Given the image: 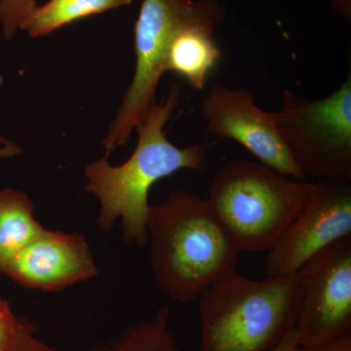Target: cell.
I'll use <instances>...</instances> for the list:
<instances>
[{"mask_svg": "<svg viewBox=\"0 0 351 351\" xmlns=\"http://www.w3.org/2000/svg\"><path fill=\"white\" fill-rule=\"evenodd\" d=\"M179 85H173L165 100L156 103L136 127L137 147L125 162L113 166L105 154L85 168V191L100 203L97 225L108 232L120 219L126 243L147 244L149 195L156 182L181 170L202 171L206 166V145L179 147L166 136L164 128L179 104Z\"/></svg>", "mask_w": 351, "mask_h": 351, "instance_id": "cell-1", "label": "cell"}, {"mask_svg": "<svg viewBox=\"0 0 351 351\" xmlns=\"http://www.w3.org/2000/svg\"><path fill=\"white\" fill-rule=\"evenodd\" d=\"M152 269L159 288L179 302L195 301L237 269L239 249L207 200L177 191L151 205L147 221Z\"/></svg>", "mask_w": 351, "mask_h": 351, "instance_id": "cell-2", "label": "cell"}, {"mask_svg": "<svg viewBox=\"0 0 351 351\" xmlns=\"http://www.w3.org/2000/svg\"><path fill=\"white\" fill-rule=\"evenodd\" d=\"M299 274L254 280L237 269L198 298L199 351H271L294 329Z\"/></svg>", "mask_w": 351, "mask_h": 351, "instance_id": "cell-3", "label": "cell"}, {"mask_svg": "<svg viewBox=\"0 0 351 351\" xmlns=\"http://www.w3.org/2000/svg\"><path fill=\"white\" fill-rule=\"evenodd\" d=\"M313 182L240 160L215 175L207 202L239 251H269L306 207Z\"/></svg>", "mask_w": 351, "mask_h": 351, "instance_id": "cell-4", "label": "cell"}, {"mask_svg": "<svg viewBox=\"0 0 351 351\" xmlns=\"http://www.w3.org/2000/svg\"><path fill=\"white\" fill-rule=\"evenodd\" d=\"M221 0H144L134 29L136 66L103 145L106 156L130 138L136 127L156 105L157 86L176 32L189 22L226 11Z\"/></svg>", "mask_w": 351, "mask_h": 351, "instance_id": "cell-5", "label": "cell"}, {"mask_svg": "<svg viewBox=\"0 0 351 351\" xmlns=\"http://www.w3.org/2000/svg\"><path fill=\"white\" fill-rule=\"evenodd\" d=\"M274 117L306 179L351 181L350 71L341 87L320 100L285 90Z\"/></svg>", "mask_w": 351, "mask_h": 351, "instance_id": "cell-6", "label": "cell"}, {"mask_svg": "<svg viewBox=\"0 0 351 351\" xmlns=\"http://www.w3.org/2000/svg\"><path fill=\"white\" fill-rule=\"evenodd\" d=\"M300 345L351 337V237L316 254L298 271Z\"/></svg>", "mask_w": 351, "mask_h": 351, "instance_id": "cell-7", "label": "cell"}, {"mask_svg": "<svg viewBox=\"0 0 351 351\" xmlns=\"http://www.w3.org/2000/svg\"><path fill=\"white\" fill-rule=\"evenodd\" d=\"M351 237V181H316L306 207L265 258L267 277L297 274L316 254Z\"/></svg>", "mask_w": 351, "mask_h": 351, "instance_id": "cell-8", "label": "cell"}, {"mask_svg": "<svg viewBox=\"0 0 351 351\" xmlns=\"http://www.w3.org/2000/svg\"><path fill=\"white\" fill-rule=\"evenodd\" d=\"M201 114L214 137L234 141L263 165L293 179L306 180L284 142L274 112L258 107L249 90L215 85L203 99Z\"/></svg>", "mask_w": 351, "mask_h": 351, "instance_id": "cell-9", "label": "cell"}, {"mask_svg": "<svg viewBox=\"0 0 351 351\" xmlns=\"http://www.w3.org/2000/svg\"><path fill=\"white\" fill-rule=\"evenodd\" d=\"M5 274L23 287L57 292L93 279L99 269L82 233L45 228L14 258Z\"/></svg>", "mask_w": 351, "mask_h": 351, "instance_id": "cell-10", "label": "cell"}, {"mask_svg": "<svg viewBox=\"0 0 351 351\" xmlns=\"http://www.w3.org/2000/svg\"><path fill=\"white\" fill-rule=\"evenodd\" d=\"M226 17V10L182 25L171 40L166 73H177L195 89H204L208 76L221 59V52L213 36Z\"/></svg>", "mask_w": 351, "mask_h": 351, "instance_id": "cell-11", "label": "cell"}, {"mask_svg": "<svg viewBox=\"0 0 351 351\" xmlns=\"http://www.w3.org/2000/svg\"><path fill=\"white\" fill-rule=\"evenodd\" d=\"M44 230L29 195L12 188L0 191V276Z\"/></svg>", "mask_w": 351, "mask_h": 351, "instance_id": "cell-12", "label": "cell"}, {"mask_svg": "<svg viewBox=\"0 0 351 351\" xmlns=\"http://www.w3.org/2000/svg\"><path fill=\"white\" fill-rule=\"evenodd\" d=\"M133 0H50L21 25L31 38H43L75 21L131 5Z\"/></svg>", "mask_w": 351, "mask_h": 351, "instance_id": "cell-13", "label": "cell"}, {"mask_svg": "<svg viewBox=\"0 0 351 351\" xmlns=\"http://www.w3.org/2000/svg\"><path fill=\"white\" fill-rule=\"evenodd\" d=\"M89 351H182L171 327L169 307L162 306L149 320L126 328L108 343H96Z\"/></svg>", "mask_w": 351, "mask_h": 351, "instance_id": "cell-14", "label": "cell"}, {"mask_svg": "<svg viewBox=\"0 0 351 351\" xmlns=\"http://www.w3.org/2000/svg\"><path fill=\"white\" fill-rule=\"evenodd\" d=\"M36 330L29 321L17 317L9 302L0 298V351H19Z\"/></svg>", "mask_w": 351, "mask_h": 351, "instance_id": "cell-15", "label": "cell"}, {"mask_svg": "<svg viewBox=\"0 0 351 351\" xmlns=\"http://www.w3.org/2000/svg\"><path fill=\"white\" fill-rule=\"evenodd\" d=\"M38 6V0H0V25L7 40L21 31V25Z\"/></svg>", "mask_w": 351, "mask_h": 351, "instance_id": "cell-16", "label": "cell"}, {"mask_svg": "<svg viewBox=\"0 0 351 351\" xmlns=\"http://www.w3.org/2000/svg\"><path fill=\"white\" fill-rule=\"evenodd\" d=\"M295 351H351V337L300 345Z\"/></svg>", "mask_w": 351, "mask_h": 351, "instance_id": "cell-17", "label": "cell"}, {"mask_svg": "<svg viewBox=\"0 0 351 351\" xmlns=\"http://www.w3.org/2000/svg\"><path fill=\"white\" fill-rule=\"evenodd\" d=\"M19 351H61L55 346L44 341L38 336V331H34L25 339L24 345Z\"/></svg>", "mask_w": 351, "mask_h": 351, "instance_id": "cell-18", "label": "cell"}, {"mask_svg": "<svg viewBox=\"0 0 351 351\" xmlns=\"http://www.w3.org/2000/svg\"><path fill=\"white\" fill-rule=\"evenodd\" d=\"M299 346V339H298L297 332L294 329L288 332V334L284 337L282 341L278 346L271 351H295Z\"/></svg>", "mask_w": 351, "mask_h": 351, "instance_id": "cell-19", "label": "cell"}, {"mask_svg": "<svg viewBox=\"0 0 351 351\" xmlns=\"http://www.w3.org/2000/svg\"><path fill=\"white\" fill-rule=\"evenodd\" d=\"M332 8L350 22V0H332Z\"/></svg>", "mask_w": 351, "mask_h": 351, "instance_id": "cell-20", "label": "cell"}, {"mask_svg": "<svg viewBox=\"0 0 351 351\" xmlns=\"http://www.w3.org/2000/svg\"><path fill=\"white\" fill-rule=\"evenodd\" d=\"M22 152V147H18L13 143H9V144L3 145V147H0V158H9V157L19 156Z\"/></svg>", "mask_w": 351, "mask_h": 351, "instance_id": "cell-21", "label": "cell"}, {"mask_svg": "<svg viewBox=\"0 0 351 351\" xmlns=\"http://www.w3.org/2000/svg\"><path fill=\"white\" fill-rule=\"evenodd\" d=\"M0 143H1V144H3V145H7L11 142H9V141H7V140H5V138H2L1 135H0Z\"/></svg>", "mask_w": 351, "mask_h": 351, "instance_id": "cell-22", "label": "cell"}]
</instances>
